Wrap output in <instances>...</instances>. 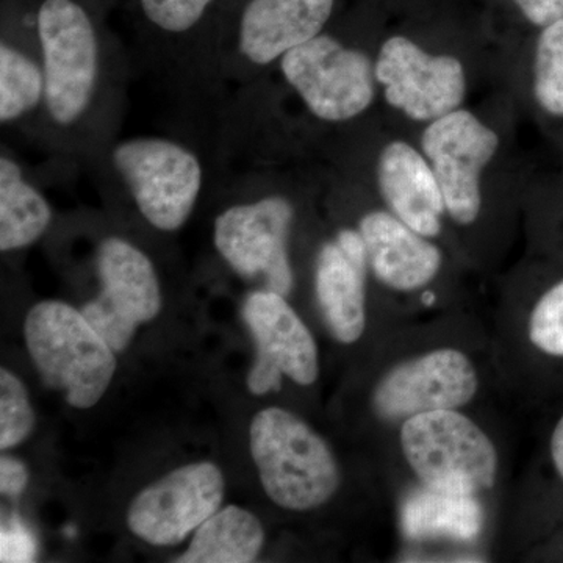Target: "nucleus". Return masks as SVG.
Masks as SVG:
<instances>
[{
	"label": "nucleus",
	"mask_w": 563,
	"mask_h": 563,
	"mask_svg": "<svg viewBox=\"0 0 563 563\" xmlns=\"http://www.w3.org/2000/svg\"><path fill=\"white\" fill-rule=\"evenodd\" d=\"M529 336L540 351L563 357V279L544 292L533 307Z\"/></svg>",
	"instance_id": "b1692460"
},
{
	"label": "nucleus",
	"mask_w": 563,
	"mask_h": 563,
	"mask_svg": "<svg viewBox=\"0 0 563 563\" xmlns=\"http://www.w3.org/2000/svg\"><path fill=\"white\" fill-rule=\"evenodd\" d=\"M250 440L263 488L282 509H317L339 490L335 455L298 415L279 407L262 410L251 422Z\"/></svg>",
	"instance_id": "f257e3e1"
},
{
	"label": "nucleus",
	"mask_w": 563,
	"mask_h": 563,
	"mask_svg": "<svg viewBox=\"0 0 563 563\" xmlns=\"http://www.w3.org/2000/svg\"><path fill=\"white\" fill-rule=\"evenodd\" d=\"M479 387L476 368L463 352L435 350L396 365L373 393L374 412L384 420L453 410L465 406Z\"/></svg>",
	"instance_id": "ddd939ff"
},
{
	"label": "nucleus",
	"mask_w": 563,
	"mask_h": 563,
	"mask_svg": "<svg viewBox=\"0 0 563 563\" xmlns=\"http://www.w3.org/2000/svg\"><path fill=\"white\" fill-rule=\"evenodd\" d=\"M52 210L43 195L25 179L20 163L0 157V251L31 246L49 228Z\"/></svg>",
	"instance_id": "6ab92c4d"
},
{
	"label": "nucleus",
	"mask_w": 563,
	"mask_h": 563,
	"mask_svg": "<svg viewBox=\"0 0 563 563\" xmlns=\"http://www.w3.org/2000/svg\"><path fill=\"white\" fill-rule=\"evenodd\" d=\"M46 79L43 66L25 52L0 44V121L10 124L31 113L44 101Z\"/></svg>",
	"instance_id": "412c9836"
},
{
	"label": "nucleus",
	"mask_w": 563,
	"mask_h": 563,
	"mask_svg": "<svg viewBox=\"0 0 563 563\" xmlns=\"http://www.w3.org/2000/svg\"><path fill=\"white\" fill-rule=\"evenodd\" d=\"M96 266L102 290L98 298L81 307V313L111 350L122 352L136 329L161 313L157 273L144 252L117 236L103 240Z\"/></svg>",
	"instance_id": "6e6552de"
},
{
	"label": "nucleus",
	"mask_w": 563,
	"mask_h": 563,
	"mask_svg": "<svg viewBox=\"0 0 563 563\" xmlns=\"http://www.w3.org/2000/svg\"><path fill=\"white\" fill-rule=\"evenodd\" d=\"M421 144L448 213L459 224H472L483 206L481 174L498 151V135L472 111L457 109L432 121Z\"/></svg>",
	"instance_id": "9d476101"
},
{
	"label": "nucleus",
	"mask_w": 563,
	"mask_h": 563,
	"mask_svg": "<svg viewBox=\"0 0 563 563\" xmlns=\"http://www.w3.org/2000/svg\"><path fill=\"white\" fill-rule=\"evenodd\" d=\"M484 514L474 495L422 487L402 507V529L415 540L448 537L473 540L483 531Z\"/></svg>",
	"instance_id": "a211bd4d"
},
{
	"label": "nucleus",
	"mask_w": 563,
	"mask_h": 563,
	"mask_svg": "<svg viewBox=\"0 0 563 563\" xmlns=\"http://www.w3.org/2000/svg\"><path fill=\"white\" fill-rule=\"evenodd\" d=\"M265 531L258 518L239 506L211 515L195 533L179 563H250L261 554Z\"/></svg>",
	"instance_id": "aec40b11"
},
{
	"label": "nucleus",
	"mask_w": 563,
	"mask_h": 563,
	"mask_svg": "<svg viewBox=\"0 0 563 563\" xmlns=\"http://www.w3.org/2000/svg\"><path fill=\"white\" fill-rule=\"evenodd\" d=\"M36 544L27 529L18 521H10L2 528V562H31Z\"/></svg>",
	"instance_id": "a878e982"
},
{
	"label": "nucleus",
	"mask_w": 563,
	"mask_h": 563,
	"mask_svg": "<svg viewBox=\"0 0 563 563\" xmlns=\"http://www.w3.org/2000/svg\"><path fill=\"white\" fill-rule=\"evenodd\" d=\"M224 490V477L213 463L180 466L133 499L129 529L155 547H174L220 510Z\"/></svg>",
	"instance_id": "1a4fd4ad"
},
{
	"label": "nucleus",
	"mask_w": 563,
	"mask_h": 563,
	"mask_svg": "<svg viewBox=\"0 0 563 563\" xmlns=\"http://www.w3.org/2000/svg\"><path fill=\"white\" fill-rule=\"evenodd\" d=\"M526 20L543 29L563 18V0H514Z\"/></svg>",
	"instance_id": "bb28decb"
},
{
	"label": "nucleus",
	"mask_w": 563,
	"mask_h": 563,
	"mask_svg": "<svg viewBox=\"0 0 563 563\" xmlns=\"http://www.w3.org/2000/svg\"><path fill=\"white\" fill-rule=\"evenodd\" d=\"M377 180L393 214L422 236L439 235L446 206L428 158L410 144L393 141L380 154Z\"/></svg>",
	"instance_id": "f3484780"
},
{
	"label": "nucleus",
	"mask_w": 563,
	"mask_h": 563,
	"mask_svg": "<svg viewBox=\"0 0 563 563\" xmlns=\"http://www.w3.org/2000/svg\"><path fill=\"white\" fill-rule=\"evenodd\" d=\"M376 80L395 109L415 121H435L457 110L466 95L462 63L431 55L406 36H391L374 65Z\"/></svg>",
	"instance_id": "9b49d317"
},
{
	"label": "nucleus",
	"mask_w": 563,
	"mask_h": 563,
	"mask_svg": "<svg viewBox=\"0 0 563 563\" xmlns=\"http://www.w3.org/2000/svg\"><path fill=\"white\" fill-rule=\"evenodd\" d=\"M368 252L361 232L343 229L318 254L314 287L322 317L340 343L357 342L366 324Z\"/></svg>",
	"instance_id": "4468645a"
},
{
	"label": "nucleus",
	"mask_w": 563,
	"mask_h": 563,
	"mask_svg": "<svg viewBox=\"0 0 563 563\" xmlns=\"http://www.w3.org/2000/svg\"><path fill=\"white\" fill-rule=\"evenodd\" d=\"M532 92L547 117L563 121V18L540 29L532 62Z\"/></svg>",
	"instance_id": "4be33fe9"
},
{
	"label": "nucleus",
	"mask_w": 563,
	"mask_h": 563,
	"mask_svg": "<svg viewBox=\"0 0 563 563\" xmlns=\"http://www.w3.org/2000/svg\"><path fill=\"white\" fill-rule=\"evenodd\" d=\"M144 220L163 232L180 229L202 190L203 169L195 152L161 136L122 141L111 154Z\"/></svg>",
	"instance_id": "39448f33"
},
{
	"label": "nucleus",
	"mask_w": 563,
	"mask_h": 563,
	"mask_svg": "<svg viewBox=\"0 0 563 563\" xmlns=\"http://www.w3.org/2000/svg\"><path fill=\"white\" fill-rule=\"evenodd\" d=\"M292 220L284 196L229 207L214 221V246L243 279H262L266 290L287 296L295 282L288 255Z\"/></svg>",
	"instance_id": "0eeeda50"
},
{
	"label": "nucleus",
	"mask_w": 563,
	"mask_h": 563,
	"mask_svg": "<svg viewBox=\"0 0 563 563\" xmlns=\"http://www.w3.org/2000/svg\"><path fill=\"white\" fill-rule=\"evenodd\" d=\"M35 428L27 388L9 369L0 372V450L5 451L27 440Z\"/></svg>",
	"instance_id": "5701e85b"
},
{
	"label": "nucleus",
	"mask_w": 563,
	"mask_h": 563,
	"mask_svg": "<svg viewBox=\"0 0 563 563\" xmlns=\"http://www.w3.org/2000/svg\"><path fill=\"white\" fill-rule=\"evenodd\" d=\"M358 232L374 276L393 290H418L442 268L443 255L439 247L396 214L372 211L362 218Z\"/></svg>",
	"instance_id": "dca6fc26"
},
{
	"label": "nucleus",
	"mask_w": 563,
	"mask_h": 563,
	"mask_svg": "<svg viewBox=\"0 0 563 563\" xmlns=\"http://www.w3.org/2000/svg\"><path fill=\"white\" fill-rule=\"evenodd\" d=\"M288 85L318 120L344 122L372 106L376 73L362 51L318 35L280 58Z\"/></svg>",
	"instance_id": "423d86ee"
},
{
	"label": "nucleus",
	"mask_w": 563,
	"mask_h": 563,
	"mask_svg": "<svg viewBox=\"0 0 563 563\" xmlns=\"http://www.w3.org/2000/svg\"><path fill=\"white\" fill-rule=\"evenodd\" d=\"M401 446L424 487L476 495L495 484V446L487 433L457 409L407 418L401 429Z\"/></svg>",
	"instance_id": "7ed1b4c3"
},
{
	"label": "nucleus",
	"mask_w": 563,
	"mask_h": 563,
	"mask_svg": "<svg viewBox=\"0 0 563 563\" xmlns=\"http://www.w3.org/2000/svg\"><path fill=\"white\" fill-rule=\"evenodd\" d=\"M211 2L213 0H140L147 21L168 33L191 31Z\"/></svg>",
	"instance_id": "393cba45"
},
{
	"label": "nucleus",
	"mask_w": 563,
	"mask_h": 563,
	"mask_svg": "<svg viewBox=\"0 0 563 563\" xmlns=\"http://www.w3.org/2000/svg\"><path fill=\"white\" fill-rule=\"evenodd\" d=\"M551 455H553L555 470L563 479V417L555 426L553 439H551Z\"/></svg>",
	"instance_id": "c85d7f7f"
},
{
	"label": "nucleus",
	"mask_w": 563,
	"mask_h": 563,
	"mask_svg": "<svg viewBox=\"0 0 563 563\" xmlns=\"http://www.w3.org/2000/svg\"><path fill=\"white\" fill-rule=\"evenodd\" d=\"M333 0H251L243 10L239 49L252 65L280 60L331 20Z\"/></svg>",
	"instance_id": "2eb2a0df"
},
{
	"label": "nucleus",
	"mask_w": 563,
	"mask_h": 563,
	"mask_svg": "<svg viewBox=\"0 0 563 563\" xmlns=\"http://www.w3.org/2000/svg\"><path fill=\"white\" fill-rule=\"evenodd\" d=\"M243 317L254 336L257 357L247 374L254 395L279 391L282 376L299 385H312L320 373L318 347L312 333L285 296L258 290L247 296Z\"/></svg>",
	"instance_id": "f8f14e48"
},
{
	"label": "nucleus",
	"mask_w": 563,
	"mask_h": 563,
	"mask_svg": "<svg viewBox=\"0 0 563 563\" xmlns=\"http://www.w3.org/2000/svg\"><path fill=\"white\" fill-rule=\"evenodd\" d=\"M25 343L41 379L65 393L76 409L96 406L117 372V357L81 310L62 301H43L29 310Z\"/></svg>",
	"instance_id": "f03ea898"
},
{
	"label": "nucleus",
	"mask_w": 563,
	"mask_h": 563,
	"mask_svg": "<svg viewBox=\"0 0 563 563\" xmlns=\"http://www.w3.org/2000/svg\"><path fill=\"white\" fill-rule=\"evenodd\" d=\"M47 113L76 124L88 110L99 77V43L87 10L76 0H44L36 16Z\"/></svg>",
	"instance_id": "20e7f679"
},
{
	"label": "nucleus",
	"mask_w": 563,
	"mask_h": 563,
	"mask_svg": "<svg viewBox=\"0 0 563 563\" xmlns=\"http://www.w3.org/2000/svg\"><path fill=\"white\" fill-rule=\"evenodd\" d=\"M29 484V472L24 463L13 457L0 459V492L9 498H20Z\"/></svg>",
	"instance_id": "cd10ccee"
}]
</instances>
